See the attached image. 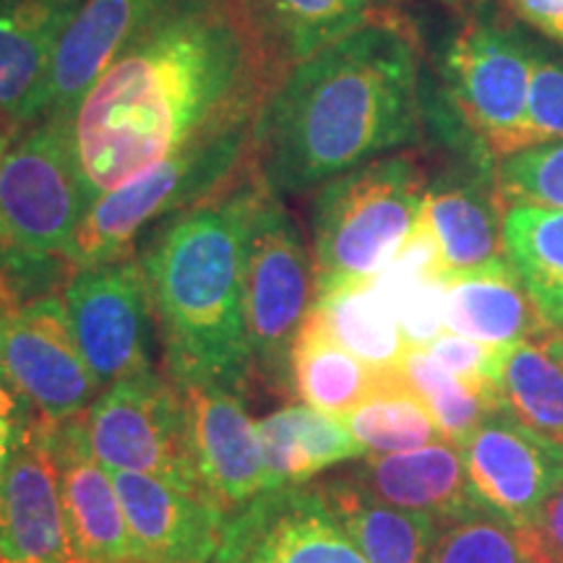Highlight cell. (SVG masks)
<instances>
[{
	"instance_id": "obj_1",
	"label": "cell",
	"mask_w": 563,
	"mask_h": 563,
	"mask_svg": "<svg viewBox=\"0 0 563 563\" xmlns=\"http://www.w3.org/2000/svg\"><path fill=\"white\" fill-rule=\"evenodd\" d=\"M287 70L245 0H178L91 84L68 129L95 201L258 115Z\"/></svg>"
},
{
	"instance_id": "obj_2",
	"label": "cell",
	"mask_w": 563,
	"mask_h": 563,
	"mask_svg": "<svg viewBox=\"0 0 563 563\" xmlns=\"http://www.w3.org/2000/svg\"><path fill=\"white\" fill-rule=\"evenodd\" d=\"M418 131V47L399 21L376 16L282 76L253 123L251 165L269 191L300 196Z\"/></svg>"
},
{
	"instance_id": "obj_3",
	"label": "cell",
	"mask_w": 563,
	"mask_h": 563,
	"mask_svg": "<svg viewBox=\"0 0 563 563\" xmlns=\"http://www.w3.org/2000/svg\"><path fill=\"white\" fill-rule=\"evenodd\" d=\"M258 175L251 167L207 201L162 222L141 253L165 368L180 389L253 382L243 302L245 228Z\"/></svg>"
},
{
	"instance_id": "obj_4",
	"label": "cell",
	"mask_w": 563,
	"mask_h": 563,
	"mask_svg": "<svg viewBox=\"0 0 563 563\" xmlns=\"http://www.w3.org/2000/svg\"><path fill=\"white\" fill-rule=\"evenodd\" d=\"M426 194V175L410 154L378 157L323 183L311 209L316 298L378 277L420 222Z\"/></svg>"
},
{
	"instance_id": "obj_5",
	"label": "cell",
	"mask_w": 563,
	"mask_h": 563,
	"mask_svg": "<svg viewBox=\"0 0 563 563\" xmlns=\"http://www.w3.org/2000/svg\"><path fill=\"white\" fill-rule=\"evenodd\" d=\"M251 121H238L196 139L91 203L76 232L70 266H97L133 256L136 238L154 222L207 201L241 175L251 159Z\"/></svg>"
},
{
	"instance_id": "obj_6",
	"label": "cell",
	"mask_w": 563,
	"mask_h": 563,
	"mask_svg": "<svg viewBox=\"0 0 563 563\" xmlns=\"http://www.w3.org/2000/svg\"><path fill=\"white\" fill-rule=\"evenodd\" d=\"M91 203L66 118H42L21 129L0 157V266H70Z\"/></svg>"
},
{
	"instance_id": "obj_7",
	"label": "cell",
	"mask_w": 563,
	"mask_h": 563,
	"mask_svg": "<svg viewBox=\"0 0 563 563\" xmlns=\"http://www.w3.org/2000/svg\"><path fill=\"white\" fill-rule=\"evenodd\" d=\"M313 258L290 209L264 183L245 228L243 302L253 378L274 394H290V357L313 308Z\"/></svg>"
},
{
	"instance_id": "obj_8",
	"label": "cell",
	"mask_w": 563,
	"mask_h": 563,
	"mask_svg": "<svg viewBox=\"0 0 563 563\" xmlns=\"http://www.w3.org/2000/svg\"><path fill=\"white\" fill-rule=\"evenodd\" d=\"M534 47L496 19H470L441 55V76L462 129L485 157L522 152Z\"/></svg>"
},
{
	"instance_id": "obj_9",
	"label": "cell",
	"mask_w": 563,
	"mask_h": 563,
	"mask_svg": "<svg viewBox=\"0 0 563 563\" xmlns=\"http://www.w3.org/2000/svg\"><path fill=\"white\" fill-rule=\"evenodd\" d=\"M89 446L110 473L154 475L203 490L180 386L157 368L104 386L87 412Z\"/></svg>"
},
{
	"instance_id": "obj_10",
	"label": "cell",
	"mask_w": 563,
	"mask_h": 563,
	"mask_svg": "<svg viewBox=\"0 0 563 563\" xmlns=\"http://www.w3.org/2000/svg\"><path fill=\"white\" fill-rule=\"evenodd\" d=\"M0 382L51 426L89 412L100 384L81 357L60 295L0 308Z\"/></svg>"
},
{
	"instance_id": "obj_11",
	"label": "cell",
	"mask_w": 563,
	"mask_h": 563,
	"mask_svg": "<svg viewBox=\"0 0 563 563\" xmlns=\"http://www.w3.org/2000/svg\"><path fill=\"white\" fill-rule=\"evenodd\" d=\"M60 298L74 340L100 389L154 368V311L136 253L70 272Z\"/></svg>"
},
{
	"instance_id": "obj_12",
	"label": "cell",
	"mask_w": 563,
	"mask_h": 563,
	"mask_svg": "<svg viewBox=\"0 0 563 563\" xmlns=\"http://www.w3.org/2000/svg\"><path fill=\"white\" fill-rule=\"evenodd\" d=\"M214 563H368L319 485L266 488L230 511Z\"/></svg>"
},
{
	"instance_id": "obj_13",
	"label": "cell",
	"mask_w": 563,
	"mask_h": 563,
	"mask_svg": "<svg viewBox=\"0 0 563 563\" xmlns=\"http://www.w3.org/2000/svg\"><path fill=\"white\" fill-rule=\"evenodd\" d=\"M470 488L485 511L530 530L543 504L563 481V446L509 410H496L462 446Z\"/></svg>"
},
{
	"instance_id": "obj_14",
	"label": "cell",
	"mask_w": 563,
	"mask_h": 563,
	"mask_svg": "<svg viewBox=\"0 0 563 563\" xmlns=\"http://www.w3.org/2000/svg\"><path fill=\"white\" fill-rule=\"evenodd\" d=\"M51 422L34 418L0 477V563H81L63 511Z\"/></svg>"
},
{
	"instance_id": "obj_15",
	"label": "cell",
	"mask_w": 563,
	"mask_h": 563,
	"mask_svg": "<svg viewBox=\"0 0 563 563\" xmlns=\"http://www.w3.org/2000/svg\"><path fill=\"white\" fill-rule=\"evenodd\" d=\"M133 563H214L230 511L207 490L154 475L112 473Z\"/></svg>"
},
{
	"instance_id": "obj_16",
	"label": "cell",
	"mask_w": 563,
	"mask_h": 563,
	"mask_svg": "<svg viewBox=\"0 0 563 563\" xmlns=\"http://www.w3.org/2000/svg\"><path fill=\"white\" fill-rule=\"evenodd\" d=\"M188 410V439L203 490L232 511L266 488L264 446L258 422L241 391L228 386L180 389Z\"/></svg>"
},
{
	"instance_id": "obj_17",
	"label": "cell",
	"mask_w": 563,
	"mask_h": 563,
	"mask_svg": "<svg viewBox=\"0 0 563 563\" xmlns=\"http://www.w3.org/2000/svg\"><path fill=\"white\" fill-rule=\"evenodd\" d=\"M63 511L81 563H133L125 514L112 473L89 446L87 415L53 426Z\"/></svg>"
},
{
	"instance_id": "obj_18",
	"label": "cell",
	"mask_w": 563,
	"mask_h": 563,
	"mask_svg": "<svg viewBox=\"0 0 563 563\" xmlns=\"http://www.w3.org/2000/svg\"><path fill=\"white\" fill-rule=\"evenodd\" d=\"M81 0H0V123L11 131L45 118L63 32Z\"/></svg>"
},
{
	"instance_id": "obj_19",
	"label": "cell",
	"mask_w": 563,
	"mask_h": 563,
	"mask_svg": "<svg viewBox=\"0 0 563 563\" xmlns=\"http://www.w3.org/2000/svg\"><path fill=\"white\" fill-rule=\"evenodd\" d=\"M178 0H81L55 51L45 118H70L112 60Z\"/></svg>"
},
{
	"instance_id": "obj_20",
	"label": "cell",
	"mask_w": 563,
	"mask_h": 563,
	"mask_svg": "<svg viewBox=\"0 0 563 563\" xmlns=\"http://www.w3.org/2000/svg\"><path fill=\"white\" fill-rule=\"evenodd\" d=\"M506 201L496 178L481 170H446L426 194V220L439 241L446 279L504 262Z\"/></svg>"
},
{
	"instance_id": "obj_21",
	"label": "cell",
	"mask_w": 563,
	"mask_h": 563,
	"mask_svg": "<svg viewBox=\"0 0 563 563\" xmlns=\"http://www.w3.org/2000/svg\"><path fill=\"white\" fill-rule=\"evenodd\" d=\"M350 475L382 501L439 522L485 511L470 488L462 449L449 441L412 452L365 454Z\"/></svg>"
},
{
	"instance_id": "obj_22",
	"label": "cell",
	"mask_w": 563,
	"mask_h": 563,
	"mask_svg": "<svg viewBox=\"0 0 563 563\" xmlns=\"http://www.w3.org/2000/svg\"><path fill=\"white\" fill-rule=\"evenodd\" d=\"M446 329L498 347L553 332L509 258L446 282Z\"/></svg>"
},
{
	"instance_id": "obj_23",
	"label": "cell",
	"mask_w": 563,
	"mask_h": 563,
	"mask_svg": "<svg viewBox=\"0 0 563 563\" xmlns=\"http://www.w3.org/2000/svg\"><path fill=\"white\" fill-rule=\"evenodd\" d=\"M319 485L323 501L368 563H428L439 519L391 506L363 488L350 473Z\"/></svg>"
},
{
	"instance_id": "obj_24",
	"label": "cell",
	"mask_w": 563,
	"mask_h": 563,
	"mask_svg": "<svg viewBox=\"0 0 563 563\" xmlns=\"http://www.w3.org/2000/svg\"><path fill=\"white\" fill-rule=\"evenodd\" d=\"M258 435L266 488H300L336 464L368 454L350 433L347 422L308 405H290L266 415L258 420Z\"/></svg>"
},
{
	"instance_id": "obj_25",
	"label": "cell",
	"mask_w": 563,
	"mask_h": 563,
	"mask_svg": "<svg viewBox=\"0 0 563 563\" xmlns=\"http://www.w3.org/2000/svg\"><path fill=\"white\" fill-rule=\"evenodd\" d=\"M384 373L342 347L319 316L308 313L290 357L292 394L302 405L344 420L382 386Z\"/></svg>"
},
{
	"instance_id": "obj_26",
	"label": "cell",
	"mask_w": 563,
	"mask_h": 563,
	"mask_svg": "<svg viewBox=\"0 0 563 563\" xmlns=\"http://www.w3.org/2000/svg\"><path fill=\"white\" fill-rule=\"evenodd\" d=\"M285 70L378 16V0H245Z\"/></svg>"
},
{
	"instance_id": "obj_27",
	"label": "cell",
	"mask_w": 563,
	"mask_h": 563,
	"mask_svg": "<svg viewBox=\"0 0 563 563\" xmlns=\"http://www.w3.org/2000/svg\"><path fill=\"white\" fill-rule=\"evenodd\" d=\"M504 245L534 306L563 332V209L506 201Z\"/></svg>"
},
{
	"instance_id": "obj_28",
	"label": "cell",
	"mask_w": 563,
	"mask_h": 563,
	"mask_svg": "<svg viewBox=\"0 0 563 563\" xmlns=\"http://www.w3.org/2000/svg\"><path fill=\"white\" fill-rule=\"evenodd\" d=\"M501 402L514 418L563 446V332L511 344L506 352Z\"/></svg>"
},
{
	"instance_id": "obj_29",
	"label": "cell",
	"mask_w": 563,
	"mask_h": 563,
	"mask_svg": "<svg viewBox=\"0 0 563 563\" xmlns=\"http://www.w3.org/2000/svg\"><path fill=\"white\" fill-rule=\"evenodd\" d=\"M311 311L342 347H347L371 368H397L407 352L397 313L373 279L319 295Z\"/></svg>"
},
{
	"instance_id": "obj_30",
	"label": "cell",
	"mask_w": 563,
	"mask_h": 563,
	"mask_svg": "<svg viewBox=\"0 0 563 563\" xmlns=\"http://www.w3.org/2000/svg\"><path fill=\"white\" fill-rule=\"evenodd\" d=\"M344 422L368 454L412 452L443 441L431 412L399 382L394 368L384 373L382 386L363 405H357Z\"/></svg>"
},
{
	"instance_id": "obj_31",
	"label": "cell",
	"mask_w": 563,
	"mask_h": 563,
	"mask_svg": "<svg viewBox=\"0 0 563 563\" xmlns=\"http://www.w3.org/2000/svg\"><path fill=\"white\" fill-rule=\"evenodd\" d=\"M394 371H397L399 382L431 412L441 439L454 446L462 449L485 418L496 412L488 399H483L481 394L452 376L426 347H407Z\"/></svg>"
},
{
	"instance_id": "obj_32",
	"label": "cell",
	"mask_w": 563,
	"mask_h": 563,
	"mask_svg": "<svg viewBox=\"0 0 563 563\" xmlns=\"http://www.w3.org/2000/svg\"><path fill=\"white\" fill-rule=\"evenodd\" d=\"M428 563H530L522 530L488 511L441 522Z\"/></svg>"
},
{
	"instance_id": "obj_33",
	"label": "cell",
	"mask_w": 563,
	"mask_h": 563,
	"mask_svg": "<svg viewBox=\"0 0 563 563\" xmlns=\"http://www.w3.org/2000/svg\"><path fill=\"white\" fill-rule=\"evenodd\" d=\"M496 183L504 201L563 209V141L498 159Z\"/></svg>"
},
{
	"instance_id": "obj_34",
	"label": "cell",
	"mask_w": 563,
	"mask_h": 563,
	"mask_svg": "<svg viewBox=\"0 0 563 563\" xmlns=\"http://www.w3.org/2000/svg\"><path fill=\"white\" fill-rule=\"evenodd\" d=\"M426 350L431 352L435 361L452 373V376L467 384L470 389L481 394L483 399H488L496 410H504L498 382H501L504 361L509 347L470 340V336L454 334L446 329V332L435 336Z\"/></svg>"
},
{
	"instance_id": "obj_35",
	"label": "cell",
	"mask_w": 563,
	"mask_h": 563,
	"mask_svg": "<svg viewBox=\"0 0 563 563\" xmlns=\"http://www.w3.org/2000/svg\"><path fill=\"white\" fill-rule=\"evenodd\" d=\"M563 141V63L534 51L522 150Z\"/></svg>"
},
{
	"instance_id": "obj_36",
	"label": "cell",
	"mask_w": 563,
	"mask_h": 563,
	"mask_svg": "<svg viewBox=\"0 0 563 563\" xmlns=\"http://www.w3.org/2000/svg\"><path fill=\"white\" fill-rule=\"evenodd\" d=\"M446 282L428 279L389 300L407 347H428L446 332Z\"/></svg>"
},
{
	"instance_id": "obj_37",
	"label": "cell",
	"mask_w": 563,
	"mask_h": 563,
	"mask_svg": "<svg viewBox=\"0 0 563 563\" xmlns=\"http://www.w3.org/2000/svg\"><path fill=\"white\" fill-rule=\"evenodd\" d=\"M34 420V415L26 410L24 402L13 394L9 386L0 382V477L9 467L11 454L16 452L21 435L26 426Z\"/></svg>"
},
{
	"instance_id": "obj_38",
	"label": "cell",
	"mask_w": 563,
	"mask_h": 563,
	"mask_svg": "<svg viewBox=\"0 0 563 563\" xmlns=\"http://www.w3.org/2000/svg\"><path fill=\"white\" fill-rule=\"evenodd\" d=\"M522 532L538 551L563 559V481L543 504V509H540L530 530Z\"/></svg>"
},
{
	"instance_id": "obj_39",
	"label": "cell",
	"mask_w": 563,
	"mask_h": 563,
	"mask_svg": "<svg viewBox=\"0 0 563 563\" xmlns=\"http://www.w3.org/2000/svg\"><path fill=\"white\" fill-rule=\"evenodd\" d=\"M506 5L522 24L563 47V0H506Z\"/></svg>"
},
{
	"instance_id": "obj_40",
	"label": "cell",
	"mask_w": 563,
	"mask_h": 563,
	"mask_svg": "<svg viewBox=\"0 0 563 563\" xmlns=\"http://www.w3.org/2000/svg\"><path fill=\"white\" fill-rule=\"evenodd\" d=\"M16 295H13L9 279H5V272L3 266H0V308H9V306H16Z\"/></svg>"
},
{
	"instance_id": "obj_41",
	"label": "cell",
	"mask_w": 563,
	"mask_h": 563,
	"mask_svg": "<svg viewBox=\"0 0 563 563\" xmlns=\"http://www.w3.org/2000/svg\"><path fill=\"white\" fill-rule=\"evenodd\" d=\"M525 534V532H522ZM527 540V538H525ZM527 548H530V563H563V559H559V555H551V553H543L538 551L530 540H527Z\"/></svg>"
},
{
	"instance_id": "obj_42",
	"label": "cell",
	"mask_w": 563,
	"mask_h": 563,
	"mask_svg": "<svg viewBox=\"0 0 563 563\" xmlns=\"http://www.w3.org/2000/svg\"><path fill=\"white\" fill-rule=\"evenodd\" d=\"M13 136H16V131H11L9 125L0 123V157H3V152L9 150V144H11Z\"/></svg>"
},
{
	"instance_id": "obj_43",
	"label": "cell",
	"mask_w": 563,
	"mask_h": 563,
	"mask_svg": "<svg viewBox=\"0 0 563 563\" xmlns=\"http://www.w3.org/2000/svg\"><path fill=\"white\" fill-rule=\"evenodd\" d=\"M449 3H460V0H449Z\"/></svg>"
}]
</instances>
